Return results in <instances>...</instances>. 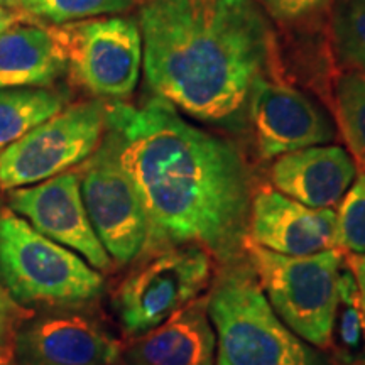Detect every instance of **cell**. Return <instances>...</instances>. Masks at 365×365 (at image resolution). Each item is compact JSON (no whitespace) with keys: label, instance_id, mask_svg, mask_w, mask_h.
Segmentation results:
<instances>
[{"label":"cell","instance_id":"1","mask_svg":"<svg viewBox=\"0 0 365 365\" xmlns=\"http://www.w3.org/2000/svg\"><path fill=\"white\" fill-rule=\"evenodd\" d=\"M107 127L148 213L143 255L198 245L217 267L245 259L254 178L230 139L190 124L158 97L139 107L108 103Z\"/></svg>","mask_w":365,"mask_h":365},{"label":"cell","instance_id":"2","mask_svg":"<svg viewBox=\"0 0 365 365\" xmlns=\"http://www.w3.org/2000/svg\"><path fill=\"white\" fill-rule=\"evenodd\" d=\"M139 27L154 97L205 122H234L272 63L276 38L257 0H144Z\"/></svg>","mask_w":365,"mask_h":365},{"label":"cell","instance_id":"3","mask_svg":"<svg viewBox=\"0 0 365 365\" xmlns=\"http://www.w3.org/2000/svg\"><path fill=\"white\" fill-rule=\"evenodd\" d=\"M205 298L217 365H335L274 313L247 257L217 267Z\"/></svg>","mask_w":365,"mask_h":365},{"label":"cell","instance_id":"4","mask_svg":"<svg viewBox=\"0 0 365 365\" xmlns=\"http://www.w3.org/2000/svg\"><path fill=\"white\" fill-rule=\"evenodd\" d=\"M0 282L24 308H81L105 291L102 274L9 207L0 208Z\"/></svg>","mask_w":365,"mask_h":365},{"label":"cell","instance_id":"5","mask_svg":"<svg viewBox=\"0 0 365 365\" xmlns=\"http://www.w3.org/2000/svg\"><path fill=\"white\" fill-rule=\"evenodd\" d=\"M245 257L274 313L299 339L327 352L345 262L344 250L291 257L247 240Z\"/></svg>","mask_w":365,"mask_h":365},{"label":"cell","instance_id":"6","mask_svg":"<svg viewBox=\"0 0 365 365\" xmlns=\"http://www.w3.org/2000/svg\"><path fill=\"white\" fill-rule=\"evenodd\" d=\"M217 262L198 245H175L143 255L113 294V308L127 336L148 333L202 298Z\"/></svg>","mask_w":365,"mask_h":365},{"label":"cell","instance_id":"7","mask_svg":"<svg viewBox=\"0 0 365 365\" xmlns=\"http://www.w3.org/2000/svg\"><path fill=\"white\" fill-rule=\"evenodd\" d=\"M108 102L73 103L0 153V185L14 190L46 181L83 164L107 130Z\"/></svg>","mask_w":365,"mask_h":365},{"label":"cell","instance_id":"8","mask_svg":"<svg viewBox=\"0 0 365 365\" xmlns=\"http://www.w3.org/2000/svg\"><path fill=\"white\" fill-rule=\"evenodd\" d=\"M85 210L98 240L117 266H129L144 252L149 239L148 213L118 156L113 132L76 168Z\"/></svg>","mask_w":365,"mask_h":365},{"label":"cell","instance_id":"9","mask_svg":"<svg viewBox=\"0 0 365 365\" xmlns=\"http://www.w3.org/2000/svg\"><path fill=\"white\" fill-rule=\"evenodd\" d=\"M66 71L98 98L120 102L134 93L143 70L139 21L125 16L95 17L54 26Z\"/></svg>","mask_w":365,"mask_h":365},{"label":"cell","instance_id":"10","mask_svg":"<svg viewBox=\"0 0 365 365\" xmlns=\"http://www.w3.org/2000/svg\"><path fill=\"white\" fill-rule=\"evenodd\" d=\"M51 309L17 330L14 365H117L124 345L102 322L80 308Z\"/></svg>","mask_w":365,"mask_h":365},{"label":"cell","instance_id":"11","mask_svg":"<svg viewBox=\"0 0 365 365\" xmlns=\"http://www.w3.org/2000/svg\"><path fill=\"white\" fill-rule=\"evenodd\" d=\"M7 207L39 234L78 254L95 271L108 272L113 267L85 210L76 168L36 185L9 190Z\"/></svg>","mask_w":365,"mask_h":365},{"label":"cell","instance_id":"12","mask_svg":"<svg viewBox=\"0 0 365 365\" xmlns=\"http://www.w3.org/2000/svg\"><path fill=\"white\" fill-rule=\"evenodd\" d=\"M257 153L276 159L293 150L330 144L336 125L322 105L281 81L257 80L247 102Z\"/></svg>","mask_w":365,"mask_h":365},{"label":"cell","instance_id":"13","mask_svg":"<svg viewBox=\"0 0 365 365\" xmlns=\"http://www.w3.org/2000/svg\"><path fill=\"white\" fill-rule=\"evenodd\" d=\"M249 240L276 254L304 257L339 249V220L333 208H312L274 188L254 191Z\"/></svg>","mask_w":365,"mask_h":365},{"label":"cell","instance_id":"14","mask_svg":"<svg viewBox=\"0 0 365 365\" xmlns=\"http://www.w3.org/2000/svg\"><path fill=\"white\" fill-rule=\"evenodd\" d=\"M357 176L352 154L340 145L322 144L274 159L271 188L312 208H333Z\"/></svg>","mask_w":365,"mask_h":365},{"label":"cell","instance_id":"15","mask_svg":"<svg viewBox=\"0 0 365 365\" xmlns=\"http://www.w3.org/2000/svg\"><path fill=\"white\" fill-rule=\"evenodd\" d=\"M117 365H217L207 298L195 299L163 325L130 339Z\"/></svg>","mask_w":365,"mask_h":365},{"label":"cell","instance_id":"16","mask_svg":"<svg viewBox=\"0 0 365 365\" xmlns=\"http://www.w3.org/2000/svg\"><path fill=\"white\" fill-rule=\"evenodd\" d=\"M65 71V53L54 26L27 19L0 33V88H44Z\"/></svg>","mask_w":365,"mask_h":365},{"label":"cell","instance_id":"17","mask_svg":"<svg viewBox=\"0 0 365 365\" xmlns=\"http://www.w3.org/2000/svg\"><path fill=\"white\" fill-rule=\"evenodd\" d=\"M66 107V95L49 86L0 88V153Z\"/></svg>","mask_w":365,"mask_h":365},{"label":"cell","instance_id":"18","mask_svg":"<svg viewBox=\"0 0 365 365\" xmlns=\"http://www.w3.org/2000/svg\"><path fill=\"white\" fill-rule=\"evenodd\" d=\"M327 354L335 365H365V323L357 282L344 262L339 279V299L331 323Z\"/></svg>","mask_w":365,"mask_h":365},{"label":"cell","instance_id":"19","mask_svg":"<svg viewBox=\"0 0 365 365\" xmlns=\"http://www.w3.org/2000/svg\"><path fill=\"white\" fill-rule=\"evenodd\" d=\"M333 98L345 143L365 170V73H341L335 81Z\"/></svg>","mask_w":365,"mask_h":365},{"label":"cell","instance_id":"20","mask_svg":"<svg viewBox=\"0 0 365 365\" xmlns=\"http://www.w3.org/2000/svg\"><path fill=\"white\" fill-rule=\"evenodd\" d=\"M135 4L137 0H22L21 12L43 24L63 26L129 12Z\"/></svg>","mask_w":365,"mask_h":365},{"label":"cell","instance_id":"21","mask_svg":"<svg viewBox=\"0 0 365 365\" xmlns=\"http://www.w3.org/2000/svg\"><path fill=\"white\" fill-rule=\"evenodd\" d=\"M331 38L336 58L349 70L365 73V0H335Z\"/></svg>","mask_w":365,"mask_h":365},{"label":"cell","instance_id":"22","mask_svg":"<svg viewBox=\"0 0 365 365\" xmlns=\"http://www.w3.org/2000/svg\"><path fill=\"white\" fill-rule=\"evenodd\" d=\"M339 249L345 254H365V170L355 176L336 212Z\"/></svg>","mask_w":365,"mask_h":365},{"label":"cell","instance_id":"23","mask_svg":"<svg viewBox=\"0 0 365 365\" xmlns=\"http://www.w3.org/2000/svg\"><path fill=\"white\" fill-rule=\"evenodd\" d=\"M274 19L284 24H299L323 16L335 0H257Z\"/></svg>","mask_w":365,"mask_h":365},{"label":"cell","instance_id":"24","mask_svg":"<svg viewBox=\"0 0 365 365\" xmlns=\"http://www.w3.org/2000/svg\"><path fill=\"white\" fill-rule=\"evenodd\" d=\"M29 317L31 313L27 308L17 303L0 282V360H11L16 333Z\"/></svg>","mask_w":365,"mask_h":365},{"label":"cell","instance_id":"25","mask_svg":"<svg viewBox=\"0 0 365 365\" xmlns=\"http://www.w3.org/2000/svg\"><path fill=\"white\" fill-rule=\"evenodd\" d=\"M345 264L352 271L357 282L360 309L365 323V254H345Z\"/></svg>","mask_w":365,"mask_h":365},{"label":"cell","instance_id":"26","mask_svg":"<svg viewBox=\"0 0 365 365\" xmlns=\"http://www.w3.org/2000/svg\"><path fill=\"white\" fill-rule=\"evenodd\" d=\"M27 19H29V17L24 16L22 12L12 11V9H6L0 6V33L9 29V27H12L14 24H17V22H22Z\"/></svg>","mask_w":365,"mask_h":365},{"label":"cell","instance_id":"27","mask_svg":"<svg viewBox=\"0 0 365 365\" xmlns=\"http://www.w3.org/2000/svg\"><path fill=\"white\" fill-rule=\"evenodd\" d=\"M21 4L22 0H0V6L6 9H12V11L21 12Z\"/></svg>","mask_w":365,"mask_h":365},{"label":"cell","instance_id":"28","mask_svg":"<svg viewBox=\"0 0 365 365\" xmlns=\"http://www.w3.org/2000/svg\"><path fill=\"white\" fill-rule=\"evenodd\" d=\"M0 365H9L7 362H4V360H0Z\"/></svg>","mask_w":365,"mask_h":365},{"label":"cell","instance_id":"29","mask_svg":"<svg viewBox=\"0 0 365 365\" xmlns=\"http://www.w3.org/2000/svg\"><path fill=\"white\" fill-rule=\"evenodd\" d=\"M0 190H2V185H0Z\"/></svg>","mask_w":365,"mask_h":365}]
</instances>
